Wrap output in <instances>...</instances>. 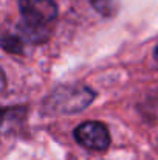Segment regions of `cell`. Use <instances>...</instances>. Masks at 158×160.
Listing matches in <instances>:
<instances>
[{
  "label": "cell",
  "instance_id": "obj_1",
  "mask_svg": "<svg viewBox=\"0 0 158 160\" xmlns=\"http://www.w3.org/2000/svg\"><path fill=\"white\" fill-rule=\"evenodd\" d=\"M95 100V92L87 86L68 84L54 89L45 100V110L50 113H74L81 112Z\"/></svg>",
  "mask_w": 158,
  "mask_h": 160
},
{
  "label": "cell",
  "instance_id": "obj_5",
  "mask_svg": "<svg viewBox=\"0 0 158 160\" xmlns=\"http://www.w3.org/2000/svg\"><path fill=\"white\" fill-rule=\"evenodd\" d=\"M154 56H155V59L158 61V44H157V47H155V50H154Z\"/></svg>",
  "mask_w": 158,
  "mask_h": 160
},
{
  "label": "cell",
  "instance_id": "obj_4",
  "mask_svg": "<svg viewBox=\"0 0 158 160\" xmlns=\"http://www.w3.org/2000/svg\"><path fill=\"white\" fill-rule=\"evenodd\" d=\"M2 44H3V50H6L8 53L20 54L23 52V39L19 34H6Z\"/></svg>",
  "mask_w": 158,
  "mask_h": 160
},
{
  "label": "cell",
  "instance_id": "obj_2",
  "mask_svg": "<svg viewBox=\"0 0 158 160\" xmlns=\"http://www.w3.org/2000/svg\"><path fill=\"white\" fill-rule=\"evenodd\" d=\"M22 20L48 28L57 17V6L53 0H19Z\"/></svg>",
  "mask_w": 158,
  "mask_h": 160
},
{
  "label": "cell",
  "instance_id": "obj_3",
  "mask_svg": "<svg viewBox=\"0 0 158 160\" xmlns=\"http://www.w3.org/2000/svg\"><path fill=\"white\" fill-rule=\"evenodd\" d=\"M73 135L81 146L92 151H104L110 145V132L107 126L99 121H85L79 124Z\"/></svg>",
  "mask_w": 158,
  "mask_h": 160
}]
</instances>
